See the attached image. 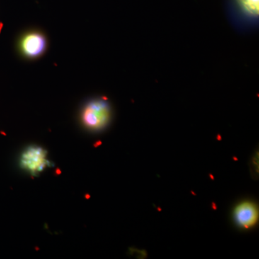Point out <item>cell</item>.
<instances>
[{"label": "cell", "mask_w": 259, "mask_h": 259, "mask_svg": "<svg viewBox=\"0 0 259 259\" xmlns=\"http://www.w3.org/2000/svg\"><path fill=\"white\" fill-rule=\"evenodd\" d=\"M112 119V109L105 99L90 100L83 105L81 120L83 127L93 132L106 128Z\"/></svg>", "instance_id": "1"}, {"label": "cell", "mask_w": 259, "mask_h": 259, "mask_svg": "<svg viewBox=\"0 0 259 259\" xmlns=\"http://www.w3.org/2000/svg\"><path fill=\"white\" fill-rule=\"evenodd\" d=\"M228 12L233 23L241 28H252L258 23L259 0H229Z\"/></svg>", "instance_id": "2"}, {"label": "cell", "mask_w": 259, "mask_h": 259, "mask_svg": "<svg viewBox=\"0 0 259 259\" xmlns=\"http://www.w3.org/2000/svg\"><path fill=\"white\" fill-rule=\"evenodd\" d=\"M50 164L47 159V151L39 146H29L20 156V167L32 176L39 175Z\"/></svg>", "instance_id": "3"}, {"label": "cell", "mask_w": 259, "mask_h": 259, "mask_svg": "<svg viewBox=\"0 0 259 259\" xmlns=\"http://www.w3.org/2000/svg\"><path fill=\"white\" fill-rule=\"evenodd\" d=\"M47 47V40L41 32H29L20 38L19 49L20 52L28 59H35L41 56Z\"/></svg>", "instance_id": "4"}, {"label": "cell", "mask_w": 259, "mask_h": 259, "mask_svg": "<svg viewBox=\"0 0 259 259\" xmlns=\"http://www.w3.org/2000/svg\"><path fill=\"white\" fill-rule=\"evenodd\" d=\"M235 220L240 226L249 228L258 221V211L256 206L251 202H245L237 206L234 211Z\"/></svg>", "instance_id": "5"}]
</instances>
